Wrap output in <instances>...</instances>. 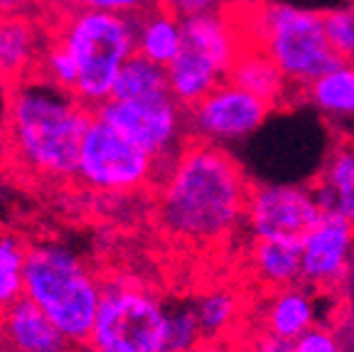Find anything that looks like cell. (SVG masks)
<instances>
[{
    "instance_id": "1",
    "label": "cell",
    "mask_w": 354,
    "mask_h": 352,
    "mask_svg": "<svg viewBox=\"0 0 354 352\" xmlns=\"http://www.w3.org/2000/svg\"><path fill=\"white\" fill-rule=\"evenodd\" d=\"M251 187L224 146L192 138L155 182V220L172 242L216 247L243 229Z\"/></svg>"
},
{
    "instance_id": "2",
    "label": "cell",
    "mask_w": 354,
    "mask_h": 352,
    "mask_svg": "<svg viewBox=\"0 0 354 352\" xmlns=\"http://www.w3.org/2000/svg\"><path fill=\"white\" fill-rule=\"evenodd\" d=\"M94 111L42 77L12 84L6 99V150L22 175L44 182L77 180L79 150Z\"/></svg>"
},
{
    "instance_id": "3",
    "label": "cell",
    "mask_w": 354,
    "mask_h": 352,
    "mask_svg": "<svg viewBox=\"0 0 354 352\" xmlns=\"http://www.w3.org/2000/svg\"><path fill=\"white\" fill-rule=\"evenodd\" d=\"M101 293L104 281L72 247L57 239L28 244L25 298L37 303L74 347L86 345Z\"/></svg>"
},
{
    "instance_id": "4",
    "label": "cell",
    "mask_w": 354,
    "mask_h": 352,
    "mask_svg": "<svg viewBox=\"0 0 354 352\" xmlns=\"http://www.w3.org/2000/svg\"><path fill=\"white\" fill-rule=\"evenodd\" d=\"M234 20L243 42L261 47L298 91L339 62L317 10L283 0H256L246 3V15H234Z\"/></svg>"
},
{
    "instance_id": "5",
    "label": "cell",
    "mask_w": 354,
    "mask_h": 352,
    "mask_svg": "<svg viewBox=\"0 0 354 352\" xmlns=\"http://www.w3.org/2000/svg\"><path fill=\"white\" fill-rule=\"evenodd\" d=\"M52 39L64 44L77 62L74 96L96 111L111 99L123 64L136 55V20L118 12L64 6Z\"/></svg>"
},
{
    "instance_id": "6",
    "label": "cell",
    "mask_w": 354,
    "mask_h": 352,
    "mask_svg": "<svg viewBox=\"0 0 354 352\" xmlns=\"http://www.w3.org/2000/svg\"><path fill=\"white\" fill-rule=\"evenodd\" d=\"M243 47V35L227 10L185 17L183 50L167 69L170 94L187 109L227 82Z\"/></svg>"
},
{
    "instance_id": "7",
    "label": "cell",
    "mask_w": 354,
    "mask_h": 352,
    "mask_svg": "<svg viewBox=\"0 0 354 352\" xmlns=\"http://www.w3.org/2000/svg\"><path fill=\"white\" fill-rule=\"evenodd\" d=\"M167 303L133 276L104 279L91 352H165Z\"/></svg>"
},
{
    "instance_id": "8",
    "label": "cell",
    "mask_w": 354,
    "mask_h": 352,
    "mask_svg": "<svg viewBox=\"0 0 354 352\" xmlns=\"http://www.w3.org/2000/svg\"><path fill=\"white\" fill-rule=\"evenodd\" d=\"M160 166L99 116L91 118L79 150L77 182L96 195H136L155 187Z\"/></svg>"
},
{
    "instance_id": "9",
    "label": "cell",
    "mask_w": 354,
    "mask_h": 352,
    "mask_svg": "<svg viewBox=\"0 0 354 352\" xmlns=\"http://www.w3.org/2000/svg\"><path fill=\"white\" fill-rule=\"evenodd\" d=\"M94 116L153 155L160 166V173L192 141L189 109L180 104L170 91L143 99H109L94 111Z\"/></svg>"
},
{
    "instance_id": "10",
    "label": "cell",
    "mask_w": 354,
    "mask_h": 352,
    "mask_svg": "<svg viewBox=\"0 0 354 352\" xmlns=\"http://www.w3.org/2000/svg\"><path fill=\"white\" fill-rule=\"evenodd\" d=\"M325 212L313 185L259 182L251 187L243 231L251 239H300Z\"/></svg>"
},
{
    "instance_id": "11",
    "label": "cell",
    "mask_w": 354,
    "mask_h": 352,
    "mask_svg": "<svg viewBox=\"0 0 354 352\" xmlns=\"http://www.w3.org/2000/svg\"><path fill=\"white\" fill-rule=\"evenodd\" d=\"M271 114L273 109L266 101L227 79L189 109V136L227 148L254 136Z\"/></svg>"
},
{
    "instance_id": "12",
    "label": "cell",
    "mask_w": 354,
    "mask_h": 352,
    "mask_svg": "<svg viewBox=\"0 0 354 352\" xmlns=\"http://www.w3.org/2000/svg\"><path fill=\"white\" fill-rule=\"evenodd\" d=\"M303 283L320 291L342 286L352 276L354 225L337 212H322L320 220L300 239Z\"/></svg>"
},
{
    "instance_id": "13",
    "label": "cell",
    "mask_w": 354,
    "mask_h": 352,
    "mask_svg": "<svg viewBox=\"0 0 354 352\" xmlns=\"http://www.w3.org/2000/svg\"><path fill=\"white\" fill-rule=\"evenodd\" d=\"M254 315L256 331L293 342L317 325V298L305 283L266 291Z\"/></svg>"
},
{
    "instance_id": "14",
    "label": "cell",
    "mask_w": 354,
    "mask_h": 352,
    "mask_svg": "<svg viewBox=\"0 0 354 352\" xmlns=\"http://www.w3.org/2000/svg\"><path fill=\"white\" fill-rule=\"evenodd\" d=\"M0 347L12 352H69L72 342L30 298L0 313Z\"/></svg>"
},
{
    "instance_id": "15",
    "label": "cell",
    "mask_w": 354,
    "mask_h": 352,
    "mask_svg": "<svg viewBox=\"0 0 354 352\" xmlns=\"http://www.w3.org/2000/svg\"><path fill=\"white\" fill-rule=\"evenodd\" d=\"M229 82L251 91L254 96H259L273 111L286 109L295 99H300V91L281 72V67L266 55L261 47H256V44L243 42L241 52H239L236 62L232 67V72H229Z\"/></svg>"
},
{
    "instance_id": "16",
    "label": "cell",
    "mask_w": 354,
    "mask_h": 352,
    "mask_svg": "<svg viewBox=\"0 0 354 352\" xmlns=\"http://www.w3.org/2000/svg\"><path fill=\"white\" fill-rule=\"evenodd\" d=\"M44 44L37 22L22 12H0V82L12 87L37 74Z\"/></svg>"
},
{
    "instance_id": "17",
    "label": "cell",
    "mask_w": 354,
    "mask_h": 352,
    "mask_svg": "<svg viewBox=\"0 0 354 352\" xmlns=\"http://www.w3.org/2000/svg\"><path fill=\"white\" fill-rule=\"evenodd\" d=\"M246 261L263 293L303 283V256L295 239H251Z\"/></svg>"
},
{
    "instance_id": "18",
    "label": "cell",
    "mask_w": 354,
    "mask_h": 352,
    "mask_svg": "<svg viewBox=\"0 0 354 352\" xmlns=\"http://www.w3.org/2000/svg\"><path fill=\"white\" fill-rule=\"evenodd\" d=\"M133 20H136V55L162 67H167L180 55L185 42V17L158 3Z\"/></svg>"
},
{
    "instance_id": "19",
    "label": "cell",
    "mask_w": 354,
    "mask_h": 352,
    "mask_svg": "<svg viewBox=\"0 0 354 352\" xmlns=\"http://www.w3.org/2000/svg\"><path fill=\"white\" fill-rule=\"evenodd\" d=\"M300 99L330 121L354 123V62H337L300 91Z\"/></svg>"
},
{
    "instance_id": "20",
    "label": "cell",
    "mask_w": 354,
    "mask_h": 352,
    "mask_svg": "<svg viewBox=\"0 0 354 352\" xmlns=\"http://www.w3.org/2000/svg\"><path fill=\"white\" fill-rule=\"evenodd\" d=\"M313 187L322 209L337 212L354 225V150L344 141L332 148Z\"/></svg>"
},
{
    "instance_id": "21",
    "label": "cell",
    "mask_w": 354,
    "mask_h": 352,
    "mask_svg": "<svg viewBox=\"0 0 354 352\" xmlns=\"http://www.w3.org/2000/svg\"><path fill=\"white\" fill-rule=\"evenodd\" d=\"M192 303L202 333L212 340H229L243 315V298L232 286H212L199 293Z\"/></svg>"
},
{
    "instance_id": "22",
    "label": "cell",
    "mask_w": 354,
    "mask_h": 352,
    "mask_svg": "<svg viewBox=\"0 0 354 352\" xmlns=\"http://www.w3.org/2000/svg\"><path fill=\"white\" fill-rule=\"evenodd\" d=\"M165 91H170L165 67L155 64L140 55H133L123 64L111 99H143V96H155Z\"/></svg>"
},
{
    "instance_id": "23",
    "label": "cell",
    "mask_w": 354,
    "mask_h": 352,
    "mask_svg": "<svg viewBox=\"0 0 354 352\" xmlns=\"http://www.w3.org/2000/svg\"><path fill=\"white\" fill-rule=\"evenodd\" d=\"M28 244L12 231H0V313L25 298Z\"/></svg>"
},
{
    "instance_id": "24",
    "label": "cell",
    "mask_w": 354,
    "mask_h": 352,
    "mask_svg": "<svg viewBox=\"0 0 354 352\" xmlns=\"http://www.w3.org/2000/svg\"><path fill=\"white\" fill-rule=\"evenodd\" d=\"M205 340L194 303L180 301L167 306L165 325V352H189Z\"/></svg>"
},
{
    "instance_id": "25",
    "label": "cell",
    "mask_w": 354,
    "mask_h": 352,
    "mask_svg": "<svg viewBox=\"0 0 354 352\" xmlns=\"http://www.w3.org/2000/svg\"><path fill=\"white\" fill-rule=\"evenodd\" d=\"M37 77H42L44 82L55 84V87L64 89V91H72L77 89L79 82V69L74 57L69 55L64 44L57 42V39H47L42 50V57H39L37 64Z\"/></svg>"
},
{
    "instance_id": "26",
    "label": "cell",
    "mask_w": 354,
    "mask_h": 352,
    "mask_svg": "<svg viewBox=\"0 0 354 352\" xmlns=\"http://www.w3.org/2000/svg\"><path fill=\"white\" fill-rule=\"evenodd\" d=\"M327 42L339 62H354V3L330 8L322 12Z\"/></svg>"
},
{
    "instance_id": "27",
    "label": "cell",
    "mask_w": 354,
    "mask_h": 352,
    "mask_svg": "<svg viewBox=\"0 0 354 352\" xmlns=\"http://www.w3.org/2000/svg\"><path fill=\"white\" fill-rule=\"evenodd\" d=\"M293 352H344V342L332 325H313L308 333L293 340Z\"/></svg>"
},
{
    "instance_id": "28",
    "label": "cell",
    "mask_w": 354,
    "mask_h": 352,
    "mask_svg": "<svg viewBox=\"0 0 354 352\" xmlns=\"http://www.w3.org/2000/svg\"><path fill=\"white\" fill-rule=\"evenodd\" d=\"M69 8H84V10H104L118 12V15L138 17L148 8L158 6V0H64Z\"/></svg>"
},
{
    "instance_id": "29",
    "label": "cell",
    "mask_w": 354,
    "mask_h": 352,
    "mask_svg": "<svg viewBox=\"0 0 354 352\" xmlns=\"http://www.w3.org/2000/svg\"><path fill=\"white\" fill-rule=\"evenodd\" d=\"M162 8L177 12L180 17H194L205 12H219L227 10L229 0H158Z\"/></svg>"
},
{
    "instance_id": "30",
    "label": "cell",
    "mask_w": 354,
    "mask_h": 352,
    "mask_svg": "<svg viewBox=\"0 0 354 352\" xmlns=\"http://www.w3.org/2000/svg\"><path fill=\"white\" fill-rule=\"evenodd\" d=\"M239 352H293V342L256 331L254 335H249L239 345Z\"/></svg>"
},
{
    "instance_id": "31",
    "label": "cell",
    "mask_w": 354,
    "mask_h": 352,
    "mask_svg": "<svg viewBox=\"0 0 354 352\" xmlns=\"http://www.w3.org/2000/svg\"><path fill=\"white\" fill-rule=\"evenodd\" d=\"M189 352H239V347H234L232 340H212L205 337L197 347H192Z\"/></svg>"
},
{
    "instance_id": "32",
    "label": "cell",
    "mask_w": 354,
    "mask_h": 352,
    "mask_svg": "<svg viewBox=\"0 0 354 352\" xmlns=\"http://www.w3.org/2000/svg\"><path fill=\"white\" fill-rule=\"evenodd\" d=\"M35 3H42V0H0V12H22Z\"/></svg>"
},
{
    "instance_id": "33",
    "label": "cell",
    "mask_w": 354,
    "mask_h": 352,
    "mask_svg": "<svg viewBox=\"0 0 354 352\" xmlns=\"http://www.w3.org/2000/svg\"><path fill=\"white\" fill-rule=\"evenodd\" d=\"M342 141L349 146V148L354 150V123H352V126H347V131H344V138H342Z\"/></svg>"
},
{
    "instance_id": "34",
    "label": "cell",
    "mask_w": 354,
    "mask_h": 352,
    "mask_svg": "<svg viewBox=\"0 0 354 352\" xmlns=\"http://www.w3.org/2000/svg\"><path fill=\"white\" fill-rule=\"evenodd\" d=\"M69 352H91V350H88L86 345H77V347H72Z\"/></svg>"
},
{
    "instance_id": "35",
    "label": "cell",
    "mask_w": 354,
    "mask_h": 352,
    "mask_svg": "<svg viewBox=\"0 0 354 352\" xmlns=\"http://www.w3.org/2000/svg\"><path fill=\"white\" fill-rule=\"evenodd\" d=\"M0 160H3V143H0Z\"/></svg>"
},
{
    "instance_id": "36",
    "label": "cell",
    "mask_w": 354,
    "mask_h": 352,
    "mask_svg": "<svg viewBox=\"0 0 354 352\" xmlns=\"http://www.w3.org/2000/svg\"><path fill=\"white\" fill-rule=\"evenodd\" d=\"M0 352H12V350H6V347H0Z\"/></svg>"
},
{
    "instance_id": "37",
    "label": "cell",
    "mask_w": 354,
    "mask_h": 352,
    "mask_svg": "<svg viewBox=\"0 0 354 352\" xmlns=\"http://www.w3.org/2000/svg\"><path fill=\"white\" fill-rule=\"evenodd\" d=\"M352 279H354V259H352Z\"/></svg>"
},
{
    "instance_id": "38",
    "label": "cell",
    "mask_w": 354,
    "mask_h": 352,
    "mask_svg": "<svg viewBox=\"0 0 354 352\" xmlns=\"http://www.w3.org/2000/svg\"><path fill=\"white\" fill-rule=\"evenodd\" d=\"M352 3H354V0H352Z\"/></svg>"
}]
</instances>
